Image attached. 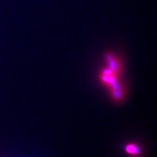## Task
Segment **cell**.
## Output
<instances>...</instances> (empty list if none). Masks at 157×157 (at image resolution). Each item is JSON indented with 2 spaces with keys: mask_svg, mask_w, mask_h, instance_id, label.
Wrapping results in <instances>:
<instances>
[{
  "mask_svg": "<svg viewBox=\"0 0 157 157\" xmlns=\"http://www.w3.org/2000/svg\"><path fill=\"white\" fill-rule=\"evenodd\" d=\"M125 151L127 153L132 155H138L140 153V149L134 144H128L125 147Z\"/></svg>",
  "mask_w": 157,
  "mask_h": 157,
  "instance_id": "cell-2",
  "label": "cell"
},
{
  "mask_svg": "<svg viewBox=\"0 0 157 157\" xmlns=\"http://www.w3.org/2000/svg\"><path fill=\"white\" fill-rule=\"evenodd\" d=\"M105 58L108 65L107 69H109L115 75H117V73H118V72L120 70V64L119 62L117 60V58L111 53L107 54Z\"/></svg>",
  "mask_w": 157,
  "mask_h": 157,
  "instance_id": "cell-1",
  "label": "cell"
}]
</instances>
